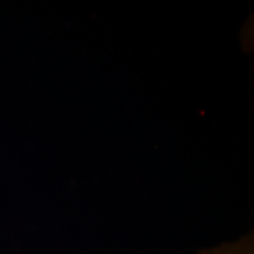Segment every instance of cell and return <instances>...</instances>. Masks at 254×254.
<instances>
[{
    "instance_id": "cell-1",
    "label": "cell",
    "mask_w": 254,
    "mask_h": 254,
    "mask_svg": "<svg viewBox=\"0 0 254 254\" xmlns=\"http://www.w3.org/2000/svg\"><path fill=\"white\" fill-rule=\"evenodd\" d=\"M253 232L234 243H224L213 249L200 250L198 254H254Z\"/></svg>"
}]
</instances>
